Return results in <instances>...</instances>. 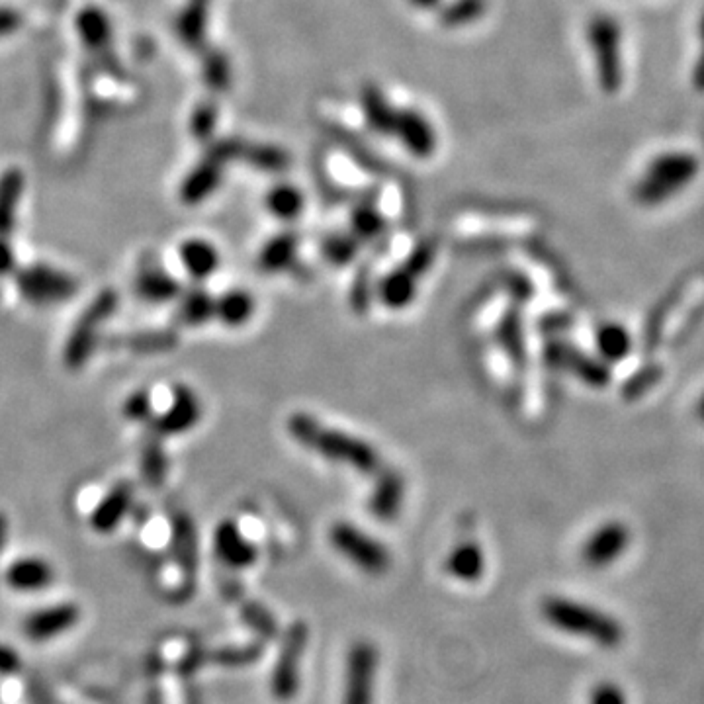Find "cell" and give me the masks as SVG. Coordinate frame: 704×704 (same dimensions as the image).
I'll use <instances>...</instances> for the list:
<instances>
[{
	"instance_id": "1",
	"label": "cell",
	"mask_w": 704,
	"mask_h": 704,
	"mask_svg": "<svg viewBox=\"0 0 704 704\" xmlns=\"http://www.w3.org/2000/svg\"><path fill=\"white\" fill-rule=\"evenodd\" d=\"M288 433L317 456L335 464H347L364 476H376L382 470V456L370 442L347 431L327 427L304 411L290 415Z\"/></svg>"
},
{
	"instance_id": "2",
	"label": "cell",
	"mask_w": 704,
	"mask_h": 704,
	"mask_svg": "<svg viewBox=\"0 0 704 704\" xmlns=\"http://www.w3.org/2000/svg\"><path fill=\"white\" fill-rule=\"evenodd\" d=\"M540 615L556 630L575 638H585L605 650H615L624 642V628L615 616L603 613L568 597H546Z\"/></svg>"
},
{
	"instance_id": "3",
	"label": "cell",
	"mask_w": 704,
	"mask_h": 704,
	"mask_svg": "<svg viewBox=\"0 0 704 704\" xmlns=\"http://www.w3.org/2000/svg\"><path fill=\"white\" fill-rule=\"evenodd\" d=\"M701 171V161L689 151H665L654 157L634 186V198L642 206H658L683 192Z\"/></svg>"
},
{
	"instance_id": "4",
	"label": "cell",
	"mask_w": 704,
	"mask_h": 704,
	"mask_svg": "<svg viewBox=\"0 0 704 704\" xmlns=\"http://www.w3.org/2000/svg\"><path fill=\"white\" fill-rule=\"evenodd\" d=\"M120 306V296L114 288L100 290L90 302L79 319L75 321L65 347H63V362L69 370H81L90 356L96 351L102 327L114 317L116 309Z\"/></svg>"
},
{
	"instance_id": "5",
	"label": "cell",
	"mask_w": 704,
	"mask_h": 704,
	"mask_svg": "<svg viewBox=\"0 0 704 704\" xmlns=\"http://www.w3.org/2000/svg\"><path fill=\"white\" fill-rule=\"evenodd\" d=\"M587 44L595 59L597 83L603 92L616 94L624 83L622 28L611 14H595L587 24Z\"/></svg>"
},
{
	"instance_id": "6",
	"label": "cell",
	"mask_w": 704,
	"mask_h": 704,
	"mask_svg": "<svg viewBox=\"0 0 704 704\" xmlns=\"http://www.w3.org/2000/svg\"><path fill=\"white\" fill-rule=\"evenodd\" d=\"M309 628L304 620L292 622L282 634L276 661L270 673V693L276 701L288 703L300 693L302 665L308 650Z\"/></svg>"
},
{
	"instance_id": "7",
	"label": "cell",
	"mask_w": 704,
	"mask_h": 704,
	"mask_svg": "<svg viewBox=\"0 0 704 704\" xmlns=\"http://www.w3.org/2000/svg\"><path fill=\"white\" fill-rule=\"evenodd\" d=\"M14 284L20 296L32 306L65 304L73 300L79 290V282L75 276L44 263L18 268L14 272Z\"/></svg>"
},
{
	"instance_id": "8",
	"label": "cell",
	"mask_w": 704,
	"mask_h": 704,
	"mask_svg": "<svg viewBox=\"0 0 704 704\" xmlns=\"http://www.w3.org/2000/svg\"><path fill=\"white\" fill-rule=\"evenodd\" d=\"M329 540L333 548L360 572L382 575L392 568L388 546L352 523H335L329 530Z\"/></svg>"
},
{
	"instance_id": "9",
	"label": "cell",
	"mask_w": 704,
	"mask_h": 704,
	"mask_svg": "<svg viewBox=\"0 0 704 704\" xmlns=\"http://www.w3.org/2000/svg\"><path fill=\"white\" fill-rule=\"evenodd\" d=\"M435 261V247L431 243L419 245L409 259L399 264L388 276L382 278L378 286V296L384 306L390 309H403L413 304L419 288V278L431 268Z\"/></svg>"
},
{
	"instance_id": "10",
	"label": "cell",
	"mask_w": 704,
	"mask_h": 704,
	"mask_svg": "<svg viewBox=\"0 0 704 704\" xmlns=\"http://www.w3.org/2000/svg\"><path fill=\"white\" fill-rule=\"evenodd\" d=\"M380 669V652L370 640L352 642L343 679L341 704H374V689Z\"/></svg>"
},
{
	"instance_id": "11",
	"label": "cell",
	"mask_w": 704,
	"mask_h": 704,
	"mask_svg": "<svg viewBox=\"0 0 704 704\" xmlns=\"http://www.w3.org/2000/svg\"><path fill=\"white\" fill-rule=\"evenodd\" d=\"M202 419V403L200 397L190 386L176 384L173 388L171 405L153 421L149 423L151 431L157 433L161 439L165 437H178L190 433Z\"/></svg>"
},
{
	"instance_id": "12",
	"label": "cell",
	"mask_w": 704,
	"mask_h": 704,
	"mask_svg": "<svg viewBox=\"0 0 704 704\" xmlns=\"http://www.w3.org/2000/svg\"><path fill=\"white\" fill-rule=\"evenodd\" d=\"M81 607L75 603H55L38 609L24 618L22 630L28 640L36 644L51 642L67 632H71L81 622Z\"/></svg>"
},
{
	"instance_id": "13",
	"label": "cell",
	"mask_w": 704,
	"mask_h": 704,
	"mask_svg": "<svg viewBox=\"0 0 704 704\" xmlns=\"http://www.w3.org/2000/svg\"><path fill=\"white\" fill-rule=\"evenodd\" d=\"M630 546V530L626 525L613 521L605 523L585 540L581 548V560L591 570H605L613 566L616 560Z\"/></svg>"
},
{
	"instance_id": "14",
	"label": "cell",
	"mask_w": 704,
	"mask_h": 704,
	"mask_svg": "<svg viewBox=\"0 0 704 704\" xmlns=\"http://www.w3.org/2000/svg\"><path fill=\"white\" fill-rule=\"evenodd\" d=\"M212 546L223 566L231 570H247L253 568L259 558V548L253 540H249L235 521H221L214 530Z\"/></svg>"
},
{
	"instance_id": "15",
	"label": "cell",
	"mask_w": 704,
	"mask_h": 704,
	"mask_svg": "<svg viewBox=\"0 0 704 704\" xmlns=\"http://www.w3.org/2000/svg\"><path fill=\"white\" fill-rule=\"evenodd\" d=\"M546 358L552 366L572 372L575 378L585 382L587 386L603 388L609 384V368L605 362L591 358L585 352L573 349L568 343H552L546 349Z\"/></svg>"
},
{
	"instance_id": "16",
	"label": "cell",
	"mask_w": 704,
	"mask_h": 704,
	"mask_svg": "<svg viewBox=\"0 0 704 704\" xmlns=\"http://www.w3.org/2000/svg\"><path fill=\"white\" fill-rule=\"evenodd\" d=\"M225 161L218 153H210L182 178L178 188V198L184 206H198L208 200L220 186Z\"/></svg>"
},
{
	"instance_id": "17",
	"label": "cell",
	"mask_w": 704,
	"mask_h": 704,
	"mask_svg": "<svg viewBox=\"0 0 704 704\" xmlns=\"http://www.w3.org/2000/svg\"><path fill=\"white\" fill-rule=\"evenodd\" d=\"M133 485L130 482H118L92 509L88 523L98 534H112L124 523L133 507Z\"/></svg>"
},
{
	"instance_id": "18",
	"label": "cell",
	"mask_w": 704,
	"mask_h": 704,
	"mask_svg": "<svg viewBox=\"0 0 704 704\" xmlns=\"http://www.w3.org/2000/svg\"><path fill=\"white\" fill-rule=\"evenodd\" d=\"M133 290L137 298L149 304H171L182 294L180 282L159 264H141L133 280Z\"/></svg>"
},
{
	"instance_id": "19",
	"label": "cell",
	"mask_w": 704,
	"mask_h": 704,
	"mask_svg": "<svg viewBox=\"0 0 704 704\" xmlns=\"http://www.w3.org/2000/svg\"><path fill=\"white\" fill-rule=\"evenodd\" d=\"M55 579L51 562L40 556H22L4 570V583L16 593H38Z\"/></svg>"
},
{
	"instance_id": "20",
	"label": "cell",
	"mask_w": 704,
	"mask_h": 704,
	"mask_svg": "<svg viewBox=\"0 0 704 704\" xmlns=\"http://www.w3.org/2000/svg\"><path fill=\"white\" fill-rule=\"evenodd\" d=\"M405 499V482L394 470H380L376 474V485L368 499L370 513L382 521L392 523L396 521Z\"/></svg>"
},
{
	"instance_id": "21",
	"label": "cell",
	"mask_w": 704,
	"mask_h": 704,
	"mask_svg": "<svg viewBox=\"0 0 704 704\" xmlns=\"http://www.w3.org/2000/svg\"><path fill=\"white\" fill-rule=\"evenodd\" d=\"M401 143L419 159H427L437 149V135L429 120L417 110L397 112L396 132Z\"/></svg>"
},
{
	"instance_id": "22",
	"label": "cell",
	"mask_w": 704,
	"mask_h": 704,
	"mask_svg": "<svg viewBox=\"0 0 704 704\" xmlns=\"http://www.w3.org/2000/svg\"><path fill=\"white\" fill-rule=\"evenodd\" d=\"M178 259L194 280H206L220 268V251L214 243L202 237H190L180 243Z\"/></svg>"
},
{
	"instance_id": "23",
	"label": "cell",
	"mask_w": 704,
	"mask_h": 704,
	"mask_svg": "<svg viewBox=\"0 0 704 704\" xmlns=\"http://www.w3.org/2000/svg\"><path fill=\"white\" fill-rule=\"evenodd\" d=\"M444 570L450 577L462 583L480 581L485 573V554L482 546L472 540L456 544L444 560Z\"/></svg>"
},
{
	"instance_id": "24",
	"label": "cell",
	"mask_w": 704,
	"mask_h": 704,
	"mask_svg": "<svg viewBox=\"0 0 704 704\" xmlns=\"http://www.w3.org/2000/svg\"><path fill=\"white\" fill-rule=\"evenodd\" d=\"M26 190V176L18 167H10L0 175V237H8L16 223Z\"/></svg>"
},
{
	"instance_id": "25",
	"label": "cell",
	"mask_w": 704,
	"mask_h": 704,
	"mask_svg": "<svg viewBox=\"0 0 704 704\" xmlns=\"http://www.w3.org/2000/svg\"><path fill=\"white\" fill-rule=\"evenodd\" d=\"M360 104L368 126L382 135L396 132L397 110L388 102L384 92L374 85L362 88Z\"/></svg>"
},
{
	"instance_id": "26",
	"label": "cell",
	"mask_w": 704,
	"mask_h": 704,
	"mask_svg": "<svg viewBox=\"0 0 704 704\" xmlns=\"http://www.w3.org/2000/svg\"><path fill=\"white\" fill-rule=\"evenodd\" d=\"M173 556L184 577L192 581L198 564V534L186 515H178L173 521Z\"/></svg>"
},
{
	"instance_id": "27",
	"label": "cell",
	"mask_w": 704,
	"mask_h": 704,
	"mask_svg": "<svg viewBox=\"0 0 704 704\" xmlns=\"http://www.w3.org/2000/svg\"><path fill=\"white\" fill-rule=\"evenodd\" d=\"M298 255V237L294 233H278L268 239L259 253V266L264 272H282L290 268Z\"/></svg>"
},
{
	"instance_id": "28",
	"label": "cell",
	"mask_w": 704,
	"mask_h": 704,
	"mask_svg": "<svg viewBox=\"0 0 704 704\" xmlns=\"http://www.w3.org/2000/svg\"><path fill=\"white\" fill-rule=\"evenodd\" d=\"M161 440L163 439L157 433H153L149 429V437L143 442L141 456H139L143 482L153 489L163 485L165 478H167V472H169V462H167V454H165Z\"/></svg>"
},
{
	"instance_id": "29",
	"label": "cell",
	"mask_w": 704,
	"mask_h": 704,
	"mask_svg": "<svg viewBox=\"0 0 704 704\" xmlns=\"http://www.w3.org/2000/svg\"><path fill=\"white\" fill-rule=\"evenodd\" d=\"M178 317L188 327H200L216 319V298L204 288H190L188 292L182 290L178 298Z\"/></svg>"
},
{
	"instance_id": "30",
	"label": "cell",
	"mask_w": 704,
	"mask_h": 704,
	"mask_svg": "<svg viewBox=\"0 0 704 704\" xmlns=\"http://www.w3.org/2000/svg\"><path fill=\"white\" fill-rule=\"evenodd\" d=\"M255 315V298L241 290L233 288L216 298V319L227 327H241Z\"/></svg>"
},
{
	"instance_id": "31",
	"label": "cell",
	"mask_w": 704,
	"mask_h": 704,
	"mask_svg": "<svg viewBox=\"0 0 704 704\" xmlns=\"http://www.w3.org/2000/svg\"><path fill=\"white\" fill-rule=\"evenodd\" d=\"M75 26H77L79 38L90 49H102L112 38V24H110L106 12L100 10L98 6L83 8L77 14Z\"/></svg>"
},
{
	"instance_id": "32",
	"label": "cell",
	"mask_w": 704,
	"mask_h": 704,
	"mask_svg": "<svg viewBox=\"0 0 704 704\" xmlns=\"http://www.w3.org/2000/svg\"><path fill=\"white\" fill-rule=\"evenodd\" d=\"M264 202L268 212L278 220H296L304 212V194L292 184L274 186L266 194Z\"/></svg>"
},
{
	"instance_id": "33",
	"label": "cell",
	"mask_w": 704,
	"mask_h": 704,
	"mask_svg": "<svg viewBox=\"0 0 704 704\" xmlns=\"http://www.w3.org/2000/svg\"><path fill=\"white\" fill-rule=\"evenodd\" d=\"M487 12V0H450L440 8L439 22L444 28H462L478 22Z\"/></svg>"
},
{
	"instance_id": "34",
	"label": "cell",
	"mask_w": 704,
	"mask_h": 704,
	"mask_svg": "<svg viewBox=\"0 0 704 704\" xmlns=\"http://www.w3.org/2000/svg\"><path fill=\"white\" fill-rule=\"evenodd\" d=\"M595 341L601 358L607 362H620L632 349V339L628 331L618 323L601 325Z\"/></svg>"
},
{
	"instance_id": "35",
	"label": "cell",
	"mask_w": 704,
	"mask_h": 704,
	"mask_svg": "<svg viewBox=\"0 0 704 704\" xmlns=\"http://www.w3.org/2000/svg\"><path fill=\"white\" fill-rule=\"evenodd\" d=\"M497 335H499V343H501L503 351L507 352L511 362L523 364L527 347H525V331H523V323H521L519 311H509L501 319Z\"/></svg>"
},
{
	"instance_id": "36",
	"label": "cell",
	"mask_w": 704,
	"mask_h": 704,
	"mask_svg": "<svg viewBox=\"0 0 704 704\" xmlns=\"http://www.w3.org/2000/svg\"><path fill=\"white\" fill-rule=\"evenodd\" d=\"M241 159L266 173H282L290 165V155L274 145H243Z\"/></svg>"
},
{
	"instance_id": "37",
	"label": "cell",
	"mask_w": 704,
	"mask_h": 704,
	"mask_svg": "<svg viewBox=\"0 0 704 704\" xmlns=\"http://www.w3.org/2000/svg\"><path fill=\"white\" fill-rule=\"evenodd\" d=\"M351 227L352 235L358 241H370V239H376L384 231L386 220L372 204H360L352 212Z\"/></svg>"
},
{
	"instance_id": "38",
	"label": "cell",
	"mask_w": 704,
	"mask_h": 704,
	"mask_svg": "<svg viewBox=\"0 0 704 704\" xmlns=\"http://www.w3.org/2000/svg\"><path fill=\"white\" fill-rule=\"evenodd\" d=\"M176 341L173 331H141L124 337V347L135 352H165L175 349Z\"/></svg>"
},
{
	"instance_id": "39",
	"label": "cell",
	"mask_w": 704,
	"mask_h": 704,
	"mask_svg": "<svg viewBox=\"0 0 704 704\" xmlns=\"http://www.w3.org/2000/svg\"><path fill=\"white\" fill-rule=\"evenodd\" d=\"M358 243L360 241L352 233H335L323 241L321 253L329 263L335 264V266H345L356 257Z\"/></svg>"
},
{
	"instance_id": "40",
	"label": "cell",
	"mask_w": 704,
	"mask_h": 704,
	"mask_svg": "<svg viewBox=\"0 0 704 704\" xmlns=\"http://www.w3.org/2000/svg\"><path fill=\"white\" fill-rule=\"evenodd\" d=\"M241 615H243V620L249 624V628H253L259 636H263L266 640H270L278 634L276 618L270 615L268 609H264L261 603H255V601L243 603Z\"/></svg>"
},
{
	"instance_id": "41",
	"label": "cell",
	"mask_w": 704,
	"mask_h": 704,
	"mask_svg": "<svg viewBox=\"0 0 704 704\" xmlns=\"http://www.w3.org/2000/svg\"><path fill=\"white\" fill-rule=\"evenodd\" d=\"M153 409V397L147 390H135L122 403V415L132 423H151L155 417Z\"/></svg>"
},
{
	"instance_id": "42",
	"label": "cell",
	"mask_w": 704,
	"mask_h": 704,
	"mask_svg": "<svg viewBox=\"0 0 704 704\" xmlns=\"http://www.w3.org/2000/svg\"><path fill=\"white\" fill-rule=\"evenodd\" d=\"M261 654H263L261 646L251 644V646H243V648H221L218 652L210 654L208 660L225 665V667H243V665L255 663L261 658Z\"/></svg>"
},
{
	"instance_id": "43",
	"label": "cell",
	"mask_w": 704,
	"mask_h": 704,
	"mask_svg": "<svg viewBox=\"0 0 704 704\" xmlns=\"http://www.w3.org/2000/svg\"><path fill=\"white\" fill-rule=\"evenodd\" d=\"M206 79L212 88L227 87L229 85V63L221 53H214L206 61Z\"/></svg>"
},
{
	"instance_id": "44",
	"label": "cell",
	"mask_w": 704,
	"mask_h": 704,
	"mask_svg": "<svg viewBox=\"0 0 704 704\" xmlns=\"http://www.w3.org/2000/svg\"><path fill=\"white\" fill-rule=\"evenodd\" d=\"M587 704H628L624 691L611 681H603L593 687Z\"/></svg>"
},
{
	"instance_id": "45",
	"label": "cell",
	"mask_w": 704,
	"mask_h": 704,
	"mask_svg": "<svg viewBox=\"0 0 704 704\" xmlns=\"http://www.w3.org/2000/svg\"><path fill=\"white\" fill-rule=\"evenodd\" d=\"M691 81L695 90L704 92V8L697 22V55L691 71Z\"/></svg>"
},
{
	"instance_id": "46",
	"label": "cell",
	"mask_w": 704,
	"mask_h": 704,
	"mask_svg": "<svg viewBox=\"0 0 704 704\" xmlns=\"http://www.w3.org/2000/svg\"><path fill=\"white\" fill-rule=\"evenodd\" d=\"M214 126H216V108L210 106V104L200 106L194 112V116H192V130H194V133L198 137L206 139L210 133L214 132Z\"/></svg>"
},
{
	"instance_id": "47",
	"label": "cell",
	"mask_w": 704,
	"mask_h": 704,
	"mask_svg": "<svg viewBox=\"0 0 704 704\" xmlns=\"http://www.w3.org/2000/svg\"><path fill=\"white\" fill-rule=\"evenodd\" d=\"M24 24V16L20 10L12 6H0V40L14 36Z\"/></svg>"
},
{
	"instance_id": "48",
	"label": "cell",
	"mask_w": 704,
	"mask_h": 704,
	"mask_svg": "<svg viewBox=\"0 0 704 704\" xmlns=\"http://www.w3.org/2000/svg\"><path fill=\"white\" fill-rule=\"evenodd\" d=\"M16 270H18L16 253L8 237H0V276H14Z\"/></svg>"
},
{
	"instance_id": "49",
	"label": "cell",
	"mask_w": 704,
	"mask_h": 704,
	"mask_svg": "<svg viewBox=\"0 0 704 704\" xmlns=\"http://www.w3.org/2000/svg\"><path fill=\"white\" fill-rule=\"evenodd\" d=\"M656 378H660V370H652L650 374H644V378H642V374H638V376L628 384V392H640V390H644L648 384H652Z\"/></svg>"
},
{
	"instance_id": "50",
	"label": "cell",
	"mask_w": 704,
	"mask_h": 704,
	"mask_svg": "<svg viewBox=\"0 0 704 704\" xmlns=\"http://www.w3.org/2000/svg\"><path fill=\"white\" fill-rule=\"evenodd\" d=\"M6 538H8V519L0 513V554H2V550H4Z\"/></svg>"
},
{
	"instance_id": "51",
	"label": "cell",
	"mask_w": 704,
	"mask_h": 704,
	"mask_svg": "<svg viewBox=\"0 0 704 704\" xmlns=\"http://www.w3.org/2000/svg\"><path fill=\"white\" fill-rule=\"evenodd\" d=\"M409 2L421 10H435L440 4V0H409Z\"/></svg>"
}]
</instances>
